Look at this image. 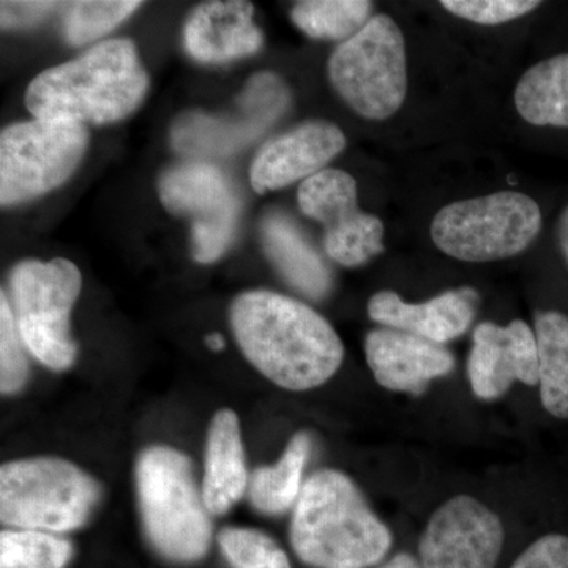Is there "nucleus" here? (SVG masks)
<instances>
[{"label":"nucleus","instance_id":"obj_4","mask_svg":"<svg viewBox=\"0 0 568 568\" xmlns=\"http://www.w3.org/2000/svg\"><path fill=\"white\" fill-rule=\"evenodd\" d=\"M142 525L153 548L175 562L204 558L212 538L211 511L194 481L192 462L171 447H149L136 462Z\"/></svg>","mask_w":568,"mask_h":568},{"label":"nucleus","instance_id":"obj_15","mask_svg":"<svg viewBox=\"0 0 568 568\" xmlns=\"http://www.w3.org/2000/svg\"><path fill=\"white\" fill-rule=\"evenodd\" d=\"M346 148L345 133L325 121H310L280 134L261 149L250 171L254 192L263 194L324 171Z\"/></svg>","mask_w":568,"mask_h":568},{"label":"nucleus","instance_id":"obj_18","mask_svg":"<svg viewBox=\"0 0 568 568\" xmlns=\"http://www.w3.org/2000/svg\"><path fill=\"white\" fill-rule=\"evenodd\" d=\"M253 3L245 0L205 2L186 20L183 43L194 61L222 63L254 54L263 33L253 22Z\"/></svg>","mask_w":568,"mask_h":568},{"label":"nucleus","instance_id":"obj_11","mask_svg":"<svg viewBox=\"0 0 568 568\" xmlns=\"http://www.w3.org/2000/svg\"><path fill=\"white\" fill-rule=\"evenodd\" d=\"M290 92L278 77H253L234 111L222 115L189 112L174 123L171 141L186 156H226L256 141L286 111Z\"/></svg>","mask_w":568,"mask_h":568},{"label":"nucleus","instance_id":"obj_30","mask_svg":"<svg viewBox=\"0 0 568 568\" xmlns=\"http://www.w3.org/2000/svg\"><path fill=\"white\" fill-rule=\"evenodd\" d=\"M510 568H568V537L549 534L538 538Z\"/></svg>","mask_w":568,"mask_h":568},{"label":"nucleus","instance_id":"obj_24","mask_svg":"<svg viewBox=\"0 0 568 568\" xmlns=\"http://www.w3.org/2000/svg\"><path fill=\"white\" fill-rule=\"evenodd\" d=\"M366 0H305L294 7V24L312 39L349 40L369 21Z\"/></svg>","mask_w":568,"mask_h":568},{"label":"nucleus","instance_id":"obj_22","mask_svg":"<svg viewBox=\"0 0 568 568\" xmlns=\"http://www.w3.org/2000/svg\"><path fill=\"white\" fill-rule=\"evenodd\" d=\"M536 336L541 405L552 417L568 420V316L540 313Z\"/></svg>","mask_w":568,"mask_h":568},{"label":"nucleus","instance_id":"obj_9","mask_svg":"<svg viewBox=\"0 0 568 568\" xmlns=\"http://www.w3.org/2000/svg\"><path fill=\"white\" fill-rule=\"evenodd\" d=\"M88 126L77 122L13 123L0 134V203H26L61 186L80 166Z\"/></svg>","mask_w":568,"mask_h":568},{"label":"nucleus","instance_id":"obj_5","mask_svg":"<svg viewBox=\"0 0 568 568\" xmlns=\"http://www.w3.org/2000/svg\"><path fill=\"white\" fill-rule=\"evenodd\" d=\"M100 495V485L65 459H20L0 469V519L17 529L55 534L81 528Z\"/></svg>","mask_w":568,"mask_h":568},{"label":"nucleus","instance_id":"obj_27","mask_svg":"<svg viewBox=\"0 0 568 568\" xmlns=\"http://www.w3.org/2000/svg\"><path fill=\"white\" fill-rule=\"evenodd\" d=\"M219 544L233 568H291L286 552L261 530L226 528L220 532Z\"/></svg>","mask_w":568,"mask_h":568},{"label":"nucleus","instance_id":"obj_1","mask_svg":"<svg viewBox=\"0 0 568 568\" xmlns=\"http://www.w3.org/2000/svg\"><path fill=\"white\" fill-rule=\"evenodd\" d=\"M231 327L250 364L286 390L323 386L345 357L342 339L320 313L271 291L239 295Z\"/></svg>","mask_w":568,"mask_h":568},{"label":"nucleus","instance_id":"obj_7","mask_svg":"<svg viewBox=\"0 0 568 568\" xmlns=\"http://www.w3.org/2000/svg\"><path fill=\"white\" fill-rule=\"evenodd\" d=\"M540 230L541 212L532 197L500 192L440 209L432 223V237L447 256L489 263L525 252Z\"/></svg>","mask_w":568,"mask_h":568},{"label":"nucleus","instance_id":"obj_14","mask_svg":"<svg viewBox=\"0 0 568 568\" xmlns=\"http://www.w3.org/2000/svg\"><path fill=\"white\" fill-rule=\"evenodd\" d=\"M473 339L467 375L478 398H499L515 383L537 386V336L528 324L514 321L500 327L484 323L478 325Z\"/></svg>","mask_w":568,"mask_h":568},{"label":"nucleus","instance_id":"obj_26","mask_svg":"<svg viewBox=\"0 0 568 568\" xmlns=\"http://www.w3.org/2000/svg\"><path fill=\"white\" fill-rule=\"evenodd\" d=\"M140 7L141 2L133 0H81L70 3L63 21V36L73 47L91 43L118 28Z\"/></svg>","mask_w":568,"mask_h":568},{"label":"nucleus","instance_id":"obj_6","mask_svg":"<svg viewBox=\"0 0 568 568\" xmlns=\"http://www.w3.org/2000/svg\"><path fill=\"white\" fill-rule=\"evenodd\" d=\"M328 77L338 95L362 118H392L407 93L405 37L396 22L387 14L369 18L336 48L328 61Z\"/></svg>","mask_w":568,"mask_h":568},{"label":"nucleus","instance_id":"obj_12","mask_svg":"<svg viewBox=\"0 0 568 568\" xmlns=\"http://www.w3.org/2000/svg\"><path fill=\"white\" fill-rule=\"evenodd\" d=\"M298 207L324 226L331 260L357 267L384 252V224L357 205V182L342 170H324L298 189Z\"/></svg>","mask_w":568,"mask_h":568},{"label":"nucleus","instance_id":"obj_28","mask_svg":"<svg viewBox=\"0 0 568 568\" xmlns=\"http://www.w3.org/2000/svg\"><path fill=\"white\" fill-rule=\"evenodd\" d=\"M13 308L6 293L0 295V390L3 395L17 394L29 376L28 357L24 353Z\"/></svg>","mask_w":568,"mask_h":568},{"label":"nucleus","instance_id":"obj_34","mask_svg":"<svg viewBox=\"0 0 568 568\" xmlns=\"http://www.w3.org/2000/svg\"><path fill=\"white\" fill-rule=\"evenodd\" d=\"M207 345L212 347L213 351L223 349L224 342L222 336L213 334L207 336Z\"/></svg>","mask_w":568,"mask_h":568},{"label":"nucleus","instance_id":"obj_8","mask_svg":"<svg viewBox=\"0 0 568 568\" xmlns=\"http://www.w3.org/2000/svg\"><path fill=\"white\" fill-rule=\"evenodd\" d=\"M81 284L80 268L63 257L50 263L24 261L10 275L13 315L22 342L41 364L55 372L70 368L77 358L70 316Z\"/></svg>","mask_w":568,"mask_h":568},{"label":"nucleus","instance_id":"obj_10","mask_svg":"<svg viewBox=\"0 0 568 568\" xmlns=\"http://www.w3.org/2000/svg\"><path fill=\"white\" fill-rule=\"evenodd\" d=\"M160 200L178 216L192 220L193 256L197 263L219 260L233 241L241 201L233 183L211 163L189 162L160 179Z\"/></svg>","mask_w":568,"mask_h":568},{"label":"nucleus","instance_id":"obj_25","mask_svg":"<svg viewBox=\"0 0 568 568\" xmlns=\"http://www.w3.org/2000/svg\"><path fill=\"white\" fill-rule=\"evenodd\" d=\"M65 538L41 530H2L0 568H65L71 558Z\"/></svg>","mask_w":568,"mask_h":568},{"label":"nucleus","instance_id":"obj_21","mask_svg":"<svg viewBox=\"0 0 568 568\" xmlns=\"http://www.w3.org/2000/svg\"><path fill=\"white\" fill-rule=\"evenodd\" d=\"M515 104L532 125L568 129V54L530 67L515 89Z\"/></svg>","mask_w":568,"mask_h":568},{"label":"nucleus","instance_id":"obj_33","mask_svg":"<svg viewBox=\"0 0 568 568\" xmlns=\"http://www.w3.org/2000/svg\"><path fill=\"white\" fill-rule=\"evenodd\" d=\"M559 244L568 264V205L559 219Z\"/></svg>","mask_w":568,"mask_h":568},{"label":"nucleus","instance_id":"obj_13","mask_svg":"<svg viewBox=\"0 0 568 568\" xmlns=\"http://www.w3.org/2000/svg\"><path fill=\"white\" fill-rule=\"evenodd\" d=\"M504 526L495 511L470 496L443 504L418 544L422 568H496Z\"/></svg>","mask_w":568,"mask_h":568},{"label":"nucleus","instance_id":"obj_23","mask_svg":"<svg viewBox=\"0 0 568 568\" xmlns=\"http://www.w3.org/2000/svg\"><path fill=\"white\" fill-rule=\"evenodd\" d=\"M312 452V437L297 433L274 466L257 467L248 481L250 503L265 515H280L295 506L301 496L302 476Z\"/></svg>","mask_w":568,"mask_h":568},{"label":"nucleus","instance_id":"obj_32","mask_svg":"<svg viewBox=\"0 0 568 568\" xmlns=\"http://www.w3.org/2000/svg\"><path fill=\"white\" fill-rule=\"evenodd\" d=\"M379 568H422V566L413 556L407 555V552H399Z\"/></svg>","mask_w":568,"mask_h":568},{"label":"nucleus","instance_id":"obj_2","mask_svg":"<svg viewBox=\"0 0 568 568\" xmlns=\"http://www.w3.org/2000/svg\"><path fill=\"white\" fill-rule=\"evenodd\" d=\"M149 77L130 40H110L29 84L26 106L40 121L95 123L122 121L144 100Z\"/></svg>","mask_w":568,"mask_h":568},{"label":"nucleus","instance_id":"obj_19","mask_svg":"<svg viewBox=\"0 0 568 568\" xmlns=\"http://www.w3.org/2000/svg\"><path fill=\"white\" fill-rule=\"evenodd\" d=\"M241 425L234 410L222 409L209 428L203 478V497L211 515H223L248 488Z\"/></svg>","mask_w":568,"mask_h":568},{"label":"nucleus","instance_id":"obj_17","mask_svg":"<svg viewBox=\"0 0 568 568\" xmlns=\"http://www.w3.org/2000/svg\"><path fill=\"white\" fill-rule=\"evenodd\" d=\"M478 294L470 287L447 291L425 304H406L398 294L381 291L369 298L368 315L387 328L446 345L473 324Z\"/></svg>","mask_w":568,"mask_h":568},{"label":"nucleus","instance_id":"obj_29","mask_svg":"<svg viewBox=\"0 0 568 568\" xmlns=\"http://www.w3.org/2000/svg\"><path fill=\"white\" fill-rule=\"evenodd\" d=\"M444 9L477 24H503L536 10L537 0H444Z\"/></svg>","mask_w":568,"mask_h":568},{"label":"nucleus","instance_id":"obj_31","mask_svg":"<svg viewBox=\"0 0 568 568\" xmlns=\"http://www.w3.org/2000/svg\"><path fill=\"white\" fill-rule=\"evenodd\" d=\"M61 7L58 2H2V28H31Z\"/></svg>","mask_w":568,"mask_h":568},{"label":"nucleus","instance_id":"obj_16","mask_svg":"<svg viewBox=\"0 0 568 568\" xmlns=\"http://www.w3.org/2000/svg\"><path fill=\"white\" fill-rule=\"evenodd\" d=\"M365 354L377 383L403 394H425L433 379L455 368L454 355L446 346L395 328L369 332Z\"/></svg>","mask_w":568,"mask_h":568},{"label":"nucleus","instance_id":"obj_20","mask_svg":"<svg viewBox=\"0 0 568 568\" xmlns=\"http://www.w3.org/2000/svg\"><path fill=\"white\" fill-rule=\"evenodd\" d=\"M261 241L271 263L294 290L315 301L327 295L331 268L290 216L278 212L265 216Z\"/></svg>","mask_w":568,"mask_h":568},{"label":"nucleus","instance_id":"obj_3","mask_svg":"<svg viewBox=\"0 0 568 568\" xmlns=\"http://www.w3.org/2000/svg\"><path fill=\"white\" fill-rule=\"evenodd\" d=\"M390 530L345 474L324 469L305 481L294 506L291 545L315 568H369L386 558Z\"/></svg>","mask_w":568,"mask_h":568}]
</instances>
